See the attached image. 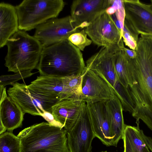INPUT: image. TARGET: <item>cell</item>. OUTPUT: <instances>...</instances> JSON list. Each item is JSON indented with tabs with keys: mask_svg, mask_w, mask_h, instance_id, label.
Segmentation results:
<instances>
[{
	"mask_svg": "<svg viewBox=\"0 0 152 152\" xmlns=\"http://www.w3.org/2000/svg\"><path fill=\"white\" fill-rule=\"evenodd\" d=\"M135 50V58L127 55L128 89L135 105L132 114L137 124L140 119L152 131V36L141 35Z\"/></svg>",
	"mask_w": 152,
	"mask_h": 152,
	"instance_id": "cell-1",
	"label": "cell"
},
{
	"mask_svg": "<svg viewBox=\"0 0 152 152\" xmlns=\"http://www.w3.org/2000/svg\"><path fill=\"white\" fill-rule=\"evenodd\" d=\"M86 67L80 50L67 39L43 47L36 69L40 75L62 77L80 75Z\"/></svg>",
	"mask_w": 152,
	"mask_h": 152,
	"instance_id": "cell-2",
	"label": "cell"
},
{
	"mask_svg": "<svg viewBox=\"0 0 152 152\" xmlns=\"http://www.w3.org/2000/svg\"><path fill=\"white\" fill-rule=\"evenodd\" d=\"M67 131L48 122L34 124L17 135L20 141V152H69Z\"/></svg>",
	"mask_w": 152,
	"mask_h": 152,
	"instance_id": "cell-3",
	"label": "cell"
},
{
	"mask_svg": "<svg viewBox=\"0 0 152 152\" xmlns=\"http://www.w3.org/2000/svg\"><path fill=\"white\" fill-rule=\"evenodd\" d=\"M5 66L8 72L17 73L37 68L43 47L40 42L19 30L8 40Z\"/></svg>",
	"mask_w": 152,
	"mask_h": 152,
	"instance_id": "cell-4",
	"label": "cell"
},
{
	"mask_svg": "<svg viewBox=\"0 0 152 152\" xmlns=\"http://www.w3.org/2000/svg\"><path fill=\"white\" fill-rule=\"evenodd\" d=\"M119 46L103 47L86 61V67L106 81L113 90L115 94L121 102L123 110H132L134 105L128 88L119 82L115 67L117 51Z\"/></svg>",
	"mask_w": 152,
	"mask_h": 152,
	"instance_id": "cell-5",
	"label": "cell"
},
{
	"mask_svg": "<svg viewBox=\"0 0 152 152\" xmlns=\"http://www.w3.org/2000/svg\"><path fill=\"white\" fill-rule=\"evenodd\" d=\"M65 5L63 0H24L15 7L19 29L29 31L56 18Z\"/></svg>",
	"mask_w": 152,
	"mask_h": 152,
	"instance_id": "cell-6",
	"label": "cell"
},
{
	"mask_svg": "<svg viewBox=\"0 0 152 152\" xmlns=\"http://www.w3.org/2000/svg\"><path fill=\"white\" fill-rule=\"evenodd\" d=\"M124 27L137 41L138 35L152 36V6L139 0H123Z\"/></svg>",
	"mask_w": 152,
	"mask_h": 152,
	"instance_id": "cell-7",
	"label": "cell"
},
{
	"mask_svg": "<svg viewBox=\"0 0 152 152\" xmlns=\"http://www.w3.org/2000/svg\"><path fill=\"white\" fill-rule=\"evenodd\" d=\"M85 30L98 47L124 46L119 30L111 15L105 11L96 18Z\"/></svg>",
	"mask_w": 152,
	"mask_h": 152,
	"instance_id": "cell-8",
	"label": "cell"
},
{
	"mask_svg": "<svg viewBox=\"0 0 152 152\" xmlns=\"http://www.w3.org/2000/svg\"><path fill=\"white\" fill-rule=\"evenodd\" d=\"M7 91L9 96L19 105L24 113L42 116L46 112L52 114L53 106L60 101L45 98L31 92L24 83L15 82Z\"/></svg>",
	"mask_w": 152,
	"mask_h": 152,
	"instance_id": "cell-9",
	"label": "cell"
},
{
	"mask_svg": "<svg viewBox=\"0 0 152 152\" xmlns=\"http://www.w3.org/2000/svg\"><path fill=\"white\" fill-rule=\"evenodd\" d=\"M83 28L76 26L70 15L53 18L38 26L34 37L39 41L43 47L67 40L72 34Z\"/></svg>",
	"mask_w": 152,
	"mask_h": 152,
	"instance_id": "cell-10",
	"label": "cell"
},
{
	"mask_svg": "<svg viewBox=\"0 0 152 152\" xmlns=\"http://www.w3.org/2000/svg\"><path fill=\"white\" fill-rule=\"evenodd\" d=\"M67 137L69 152H91L92 141L95 137L85 102H82L79 116L67 131Z\"/></svg>",
	"mask_w": 152,
	"mask_h": 152,
	"instance_id": "cell-11",
	"label": "cell"
},
{
	"mask_svg": "<svg viewBox=\"0 0 152 152\" xmlns=\"http://www.w3.org/2000/svg\"><path fill=\"white\" fill-rule=\"evenodd\" d=\"M115 95L110 86L86 66L83 73L79 100L87 103L107 102Z\"/></svg>",
	"mask_w": 152,
	"mask_h": 152,
	"instance_id": "cell-12",
	"label": "cell"
},
{
	"mask_svg": "<svg viewBox=\"0 0 152 152\" xmlns=\"http://www.w3.org/2000/svg\"><path fill=\"white\" fill-rule=\"evenodd\" d=\"M27 87L29 91L45 98L60 101L79 99L77 95L64 84L61 77L40 75Z\"/></svg>",
	"mask_w": 152,
	"mask_h": 152,
	"instance_id": "cell-13",
	"label": "cell"
},
{
	"mask_svg": "<svg viewBox=\"0 0 152 152\" xmlns=\"http://www.w3.org/2000/svg\"><path fill=\"white\" fill-rule=\"evenodd\" d=\"M113 0H76L73 1L70 16L74 24L83 28L112 6Z\"/></svg>",
	"mask_w": 152,
	"mask_h": 152,
	"instance_id": "cell-14",
	"label": "cell"
},
{
	"mask_svg": "<svg viewBox=\"0 0 152 152\" xmlns=\"http://www.w3.org/2000/svg\"><path fill=\"white\" fill-rule=\"evenodd\" d=\"M86 104L95 137L107 146L112 145L110 120L106 102Z\"/></svg>",
	"mask_w": 152,
	"mask_h": 152,
	"instance_id": "cell-15",
	"label": "cell"
},
{
	"mask_svg": "<svg viewBox=\"0 0 152 152\" xmlns=\"http://www.w3.org/2000/svg\"><path fill=\"white\" fill-rule=\"evenodd\" d=\"M0 124L8 132L21 127L24 113L15 101L7 95L5 87L0 95Z\"/></svg>",
	"mask_w": 152,
	"mask_h": 152,
	"instance_id": "cell-16",
	"label": "cell"
},
{
	"mask_svg": "<svg viewBox=\"0 0 152 152\" xmlns=\"http://www.w3.org/2000/svg\"><path fill=\"white\" fill-rule=\"evenodd\" d=\"M82 102L77 99H65L52 107V114L55 119L67 131L71 129L76 122Z\"/></svg>",
	"mask_w": 152,
	"mask_h": 152,
	"instance_id": "cell-17",
	"label": "cell"
},
{
	"mask_svg": "<svg viewBox=\"0 0 152 152\" xmlns=\"http://www.w3.org/2000/svg\"><path fill=\"white\" fill-rule=\"evenodd\" d=\"M18 19L15 7L8 3L0 4V48L19 30Z\"/></svg>",
	"mask_w": 152,
	"mask_h": 152,
	"instance_id": "cell-18",
	"label": "cell"
},
{
	"mask_svg": "<svg viewBox=\"0 0 152 152\" xmlns=\"http://www.w3.org/2000/svg\"><path fill=\"white\" fill-rule=\"evenodd\" d=\"M110 120V132L112 145L116 147L118 142L122 139L126 126L124 123L121 103L115 95L106 102Z\"/></svg>",
	"mask_w": 152,
	"mask_h": 152,
	"instance_id": "cell-19",
	"label": "cell"
},
{
	"mask_svg": "<svg viewBox=\"0 0 152 152\" xmlns=\"http://www.w3.org/2000/svg\"><path fill=\"white\" fill-rule=\"evenodd\" d=\"M137 126L126 125L122 139L124 143L123 152H150L142 136L143 131Z\"/></svg>",
	"mask_w": 152,
	"mask_h": 152,
	"instance_id": "cell-20",
	"label": "cell"
},
{
	"mask_svg": "<svg viewBox=\"0 0 152 152\" xmlns=\"http://www.w3.org/2000/svg\"><path fill=\"white\" fill-rule=\"evenodd\" d=\"M115 67L119 82L124 87L128 88L129 78L128 58L123 50L119 49L116 52Z\"/></svg>",
	"mask_w": 152,
	"mask_h": 152,
	"instance_id": "cell-21",
	"label": "cell"
},
{
	"mask_svg": "<svg viewBox=\"0 0 152 152\" xmlns=\"http://www.w3.org/2000/svg\"><path fill=\"white\" fill-rule=\"evenodd\" d=\"M19 138L12 132H5L0 134V152H20Z\"/></svg>",
	"mask_w": 152,
	"mask_h": 152,
	"instance_id": "cell-22",
	"label": "cell"
},
{
	"mask_svg": "<svg viewBox=\"0 0 152 152\" xmlns=\"http://www.w3.org/2000/svg\"><path fill=\"white\" fill-rule=\"evenodd\" d=\"M28 70L20 71L12 75H2L0 77V92L1 95L4 88L6 85H12L17 81L32 76L34 73Z\"/></svg>",
	"mask_w": 152,
	"mask_h": 152,
	"instance_id": "cell-23",
	"label": "cell"
},
{
	"mask_svg": "<svg viewBox=\"0 0 152 152\" xmlns=\"http://www.w3.org/2000/svg\"><path fill=\"white\" fill-rule=\"evenodd\" d=\"M87 35L85 29L72 34L67 40L80 51H83L85 48L91 44L92 41L87 37Z\"/></svg>",
	"mask_w": 152,
	"mask_h": 152,
	"instance_id": "cell-24",
	"label": "cell"
},
{
	"mask_svg": "<svg viewBox=\"0 0 152 152\" xmlns=\"http://www.w3.org/2000/svg\"><path fill=\"white\" fill-rule=\"evenodd\" d=\"M82 77L83 74L78 76L62 77L64 84L73 91L78 96V99L81 92Z\"/></svg>",
	"mask_w": 152,
	"mask_h": 152,
	"instance_id": "cell-25",
	"label": "cell"
},
{
	"mask_svg": "<svg viewBox=\"0 0 152 152\" xmlns=\"http://www.w3.org/2000/svg\"><path fill=\"white\" fill-rule=\"evenodd\" d=\"M122 39L126 46L132 50H136L137 42L131 34L128 32L123 31Z\"/></svg>",
	"mask_w": 152,
	"mask_h": 152,
	"instance_id": "cell-26",
	"label": "cell"
},
{
	"mask_svg": "<svg viewBox=\"0 0 152 152\" xmlns=\"http://www.w3.org/2000/svg\"><path fill=\"white\" fill-rule=\"evenodd\" d=\"M42 117L50 125L63 128L62 126L56 120L52 113L46 112Z\"/></svg>",
	"mask_w": 152,
	"mask_h": 152,
	"instance_id": "cell-27",
	"label": "cell"
},
{
	"mask_svg": "<svg viewBox=\"0 0 152 152\" xmlns=\"http://www.w3.org/2000/svg\"><path fill=\"white\" fill-rule=\"evenodd\" d=\"M125 53L127 56L130 58L133 59L136 56V51L134 50L129 49L124 47L122 49Z\"/></svg>",
	"mask_w": 152,
	"mask_h": 152,
	"instance_id": "cell-28",
	"label": "cell"
},
{
	"mask_svg": "<svg viewBox=\"0 0 152 152\" xmlns=\"http://www.w3.org/2000/svg\"><path fill=\"white\" fill-rule=\"evenodd\" d=\"M142 136L148 148L152 152V138L145 135L143 132H142Z\"/></svg>",
	"mask_w": 152,
	"mask_h": 152,
	"instance_id": "cell-29",
	"label": "cell"
},
{
	"mask_svg": "<svg viewBox=\"0 0 152 152\" xmlns=\"http://www.w3.org/2000/svg\"><path fill=\"white\" fill-rule=\"evenodd\" d=\"M151 2V4L152 6V0L150 1Z\"/></svg>",
	"mask_w": 152,
	"mask_h": 152,
	"instance_id": "cell-30",
	"label": "cell"
},
{
	"mask_svg": "<svg viewBox=\"0 0 152 152\" xmlns=\"http://www.w3.org/2000/svg\"><path fill=\"white\" fill-rule=\"evenodd\" d=\"M101 152H107V151H102Z\"/></svg>",
	"mask_w": 152,
	"mask_h": 152,
	"instance_id": "cell-31",
	"label": "cell"
}]
</instances>
